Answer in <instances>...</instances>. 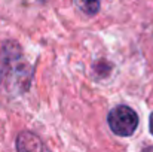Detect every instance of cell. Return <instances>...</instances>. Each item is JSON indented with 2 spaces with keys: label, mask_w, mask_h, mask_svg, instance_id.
Returning <instances> with one entry per match:
<instances>
[{
  "label": "cell",
  "mask_w": 153,
  "mask_h": 152,
  "mask_svg": "<svg viewBox=\"0 0 153 152\" xmlns=\"http://www.w3.org/2000/svg\"><path fill=\"white\" fill-rule=\"evenodd\" d=\"M31 69L21 58V48L16 42H0V87L24 91L30 85Z\"/></svg>",
  "instance_id": "cell-1"
},
{
  "label": "cell",
  "mask_w": 153,
  "mask_h": 152,
  "mask_svg": "<svg viewBox=\"0 0 153 152\" xmlns=\"http://www.w3.org/2000/svg\"><path fill=\"white\" fill-rule=\"evenodd\" d=\"M107 122L110 130L120 137L132 136L138 127V115L134 109L125 104H119L108 112Z\"/></svg>",
  "instance_id": "cell-2"
},
{
  "label": "cell",
  "mask_w": 153,
  "mask_h": 152,
  "mask_svg": "<svg viewBox=\"0 0 153 152\" xmlns=\"http://www.w3.org/2000/svg\"><path fill=\"white\" fill-rule=\"evenodd\" d=\"M16 151L18 152H51L43 140L31 133V131H21L16 137Z\"/></svg>",
  "instance_id": "cell-3"
},
{
  "label": "cell",
  "mask_w": 153,
  "mask_h": 152,
  "mask_svg": "<svg viewBox=\"0 0 153 152\" xmlns=\"http://www.w3.org/2000/svg\"><path fill=\"white\" fill-rule=\"evenodd\" d=\"M74 6L88 16L97 15L101 7V0H73Z\"/></svg>",
  "instance_id": "cell-4"
},
{
  "label": "cell",
  "mask_w": 153,
  "mask_h": 152,
  "mask_svg": "<svg viewBox=\"0 0 153 152\" xmlns=\"http://www.w3.org/2000/svg\"><path fill=\"white\" fill-rule=\"evenodd\" d=\"M150 133L153 134V113L150 115Z\"/></svg>",
  "instance_id": "cell-5"
},
{
  "label": "cell",
  "mask_w": 153,
  "mask_h": 152,
  "mask_svg": "<svg viewBox=\"0 0 153 152\" xmlns=\"http://www.w3.org/2000/svg\"><path fill=\"white\" fill-rule=\"evenodd\" d=\"M143 152H153V146H149V148L143 149Z\"/></svg>",
  "instance_id": "cell-6"
}]
</instances>
